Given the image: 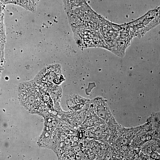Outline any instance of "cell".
Instances as JSON below:
<instances>
[{
	"label": "cell",
	"instance_id": "1",
	"mask_svg": "<svg viewBox=\"0 0 160 160\" xmlns=\"http://www.w3.org/2000/svg\"><path fill=\"white\" fill-rule=\"evenodd\" d=\"M73 28H85L98 30L101 16L86 3L67 13Z\"/></svg>",
	"mask_w": 160,
	"mask_h": 160
},
{
	"label": "cell",
	"instance_id": "2",
	"mask_svg": "<svg viewBox=\"0 0 160 160\" xmlns=\"http://www.w3.org/2000/svg\"><path fill=\"white\" fill-rule=\"evenodd\" d=\"M72 29L75 39L78 43L87 47L105 46L98 30L85 28Z\"/></svg>",
	"mask_w": 160,
	"mask_h": 160
},
{
	"label": "cell",
	"instance_id": "3",
	"mask_svg": "<svg viewBox=\"0 0 160 160\" xmlns=\"http://www.w3.org/2000/svg\"><path fill=\"white\" fill-rule=\"evenodd\" d=\"M122 28L121 25L114 24L102 18L98 30L107 48L113 47L116 43L118 35Z\"/></svg>",
	"mask_w": 160,
	"mask_h": 160
},
{
	"label": "cell",
	"instance_id": "4",
	"mask_svg": "<svg viewBox=\"0 0 160 160\" xmlns=\"http://www.w3.org/2000/svg\"><path fill=\"white\" fill-rule=\"evenodd\" d=\"M128 30L125 28L124 30H122L121 32H120L116 42L117 44H115L113 47V50L115 52L116 51L117 53L119 52L123 53L129 44L132 37H131V34L132 32L130 33Z\"/></svg>",
	"mask_w": 160,
	"mask_h": 160
},
{
	"label": "cell",
	"instance_id": "5",
	"mask_svg": "<svg viewBox=\"0 0 160 160\" xmlns=\"http://www.w3.org/2000/svg\"><path fill=\"white\" fill-rule=\"evenodd\" d=\"M63 1L67 13L87 3L86 0H63Z\"/></svg>",
	"mask_w": 160,
	"mask_h": 160
}]
</instances>
